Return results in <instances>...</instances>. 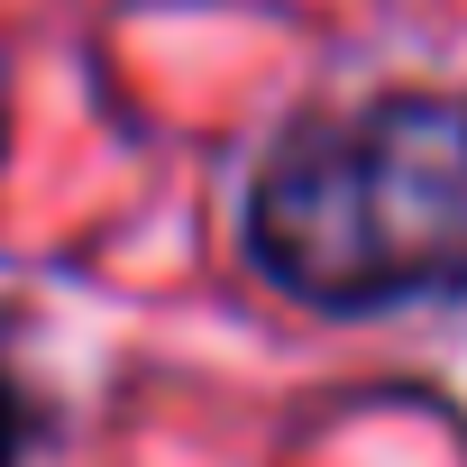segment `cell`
<instances>
[{"mask_svg": "<svg viewBox=\"0 0 467 467\" xmlns=\"http://www.w3.org/2000/svg\"><path fill=\"white\" fill-rule=\"evenodd\" d=\"M248 257L339 321L467 294V101L385 92L285 129L248 183Z\"/></svg>", "mask_w": 467, "mask_h": 467, "instance_id": "6da1fadb", "label": "cell"}, {"mask_svg": "<svg viewBox=\"0 0 467 467\" xmlns=\"http://www.w3.org/2000/svg\"><path fill=\"white\" fill-rule=\"evenodd\" d=\"M28 440H37V412H28L19 376L0 367V467H19V458H28Z\"/></svg>", "mask_w": 467, "mask_h": 467, "instance_id": "7a4b0ae2", "label": "cell"}]
</instances>
